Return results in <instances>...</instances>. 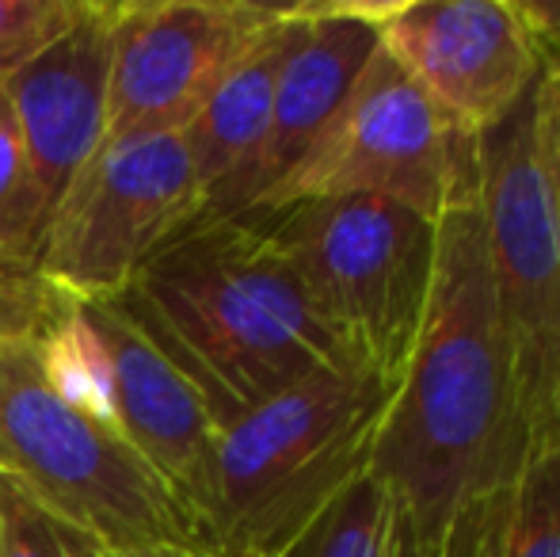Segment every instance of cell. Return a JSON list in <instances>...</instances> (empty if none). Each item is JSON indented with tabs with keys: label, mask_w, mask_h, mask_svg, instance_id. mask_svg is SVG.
<instances>
[{
	"label": "cell",
	"mask_w": 560,
	"mask_h": 557,
	"mask_svg": "<svg viewBox=\"0 0 560 557\" xmlns=\"http://www.w3.org/2000/svg\"><path fill=\"white\" fill-rule=\"evenodd\" d=\"M534 89L477 135V207L495 310L541 454L557 451L560 202L534 141Z\"/></svg>",
	"instance_id": "cell-7"
},
{
	"label": "cell",
	"mask_w": 560,
	"mask_h": 557,
	"mask_svg": "<svg viewBox=\"0 0 560 557\" xmlns=\"http://www.w3.org/2000/svg\"><path fill=\"white\" fill-rule=\"evenodd\" d=\"M0 89H4V84H0Z\"/></svg>",
	"instance_id": "cell-26"
},
{
	"label": "cell",
	"mask_w": 560,
	"mask_h": 557,
	"mask_svg": "<svg viewBox=\"0 0 560 557\" xmlns=\"http://www.w3.org/2000/svg\"><path fill=\"white\" fill-rule=\"evenodd\" d=\"M282 4L118 0L104 141L184 135Z\"/></svg>",
	"instance_id": "cell-9"
},
{
	"label": "cell",
	"mask_w": 560,
	"mask_h": 557,
	"mask_svg": "<svg viewBox=\"0 0 560 557\" xmlns=\"http://www.w3.org/2000/svg\"><path fill=\"white\" fill-rule=\"evenodd\" d=\"M69 302L73 298L38 276L35 264L0 253V356L50 328Z\"/></svg>",
	"instance_id": "cell-19"
},
{
	"label": "cell",
	"mask_w": 560,
	"mask_h": 557,
	"mask_svg": "<svg viewBox=\"0 0 560 557\" xmlns=\"http://www.w3.org/2000/svg\"><path fill=\"white\" fill-rule=\"evenodd\" d=\"M534 141H538L541 164L560 202V66L541 69L534 89Z\"/></svg>",
	"instance_id": "cell-21"
},
{
	"label": "cell",
	"mask_w": 560,
	"mask_h": 557,
	"mask_svg": "<svg viewBox=\"0 0 560 557\" xmlns=\"http://www.w3.org/2000/svg\"><path fill=\"white\" fill-rule=\"evenodd\" d=\"M557 451H560V386H557Z\"/></svg>",
	"instance_id": "cell-25"
},
{
	"label": "cell",
	"mask_w": 560,
	"mask_h": 557,
	"mask_svg": "<svg viewBox=\"0 0 560 557\" xmlns=\"http://www.w3.org/2000/svg\"><path fill=\"white\" fill-rule=\"evenodd\" d=\"M393 390L370 371L317 374L218 431L202 512L218 557H271L370 474Z\"/></svg>",
	"instance_id": "cell-4"
},
{
	"label": "cell",
	"mask_w": 560,
	"mask_h": 557,
	"mask_svg": "<svg viewBox=\"0 0 560 557\" xmlns=\"http://www.w3.org/2000/svg\"><path fill=\"white\" fill-rule=\"evenodd\" d=\"M382 50L423 96L477 138L538 84L541 66L511 0H405L362 4Z\"/></svg>",
	"instance_id": "cell-11"
},
{
	"label": "cell",
	"mask_w": 560,
	"mask_h": 557,
	"mask_svg": "<svg viewBox=\"0 0 560 557\" xmlns=\"http://www.w3.org/2000/svg\"><path fill=\"white\" fill-rule=\"evenodd\" d=\"M112 302L199 390L218 431L305 379L362 371L244 218L187 225Z\"/></svg>",
	"instance_id": "cell-2"
},
{
	"label": "cell",
	"mask_w": 560,
	"mask_h": 557,
	"mask_svg": "<svg viewBox=\"0 0 560 557\" xmlns=\"http://www.w3.org/2000/svg\"><path fill=\"white\" fill-rule=\"evenodd\" d=\"M66 313L0 356V474L104 554L210 550L191 508L118 436L69 344Z\"/></svg>",
	"instance_id": "cell-3"
},
{
	"label": "cell",
	"mask_w": 560,
	"mask_h": 557,
	"mask_svg": "<svg viewBox=\"0 0 560 557\" xmlns=\"http://www.w3.org/2000/svg\"><path fill=\"white\" fill-rule=\"evenodd\" d=\"M538 454L515 359L495 310L477 202L439 218L435 282L420 340L389 397L370 477L393 497L420 543L480 500L503 492Z\"/></svg>",
	"instance_id": "cell-1"
},
{
	"label": "cell",
	"mask_w": 560,
	"mask_h": 557,
	"mask_svg": "<svg viewBox=\"0 0 560 557\" xmlns=\"http://www.w3.org/2000/svg\"><path fill=\"white\" fill-rule=\"evenodd\" d=\"M298 4H282L279 15L256 35V43L241 54L214 96L202 104V112L184 130L187 153H191L195 176L202 187V202L222 192L229 179H236L256 149L264 146L267 123H271L275 84L287 61L290 38H294Z\"/></svg>",
	"instance_id": "cell-14"
},
{
	"label": "cell",
	"mask_w": 560,
	"mask_h": 557,
	"mask_svg": "<svg viewBox=\"0 0 560 557\" xmlns=\"http://www.w3.org/2000/svg\"><path fill=\"white\" fill-rule=\"evenodd\" d=\"M92 557H218L195 546H164V550H133V554H92Z\"/></svg>",
	"instance_id": "cell-24"
},
{
	"label": "cell",
	"mask_w": 560,
	"mask_h": 557,
	"mask_svg": "<svg viewBox=\"0 0 560 557\" xmlns=\"http://www.w3.org/2000/svg\"><path fill=\"white\" fill-rule=\"evenodd\" d=\"M241 218L287 260L354 363L397 386L428 317L439 222L374 195L302 199Z\"/></svg>",
	"instance_id": "cell-5"
},
{
	"label": "cell",
	"mask_w": 560,
	"mask_h": 557,
	"mask_svg": "<svg viewBox=\"0 0 560 557\" xmlns=\"http://www.w3.org/2000/svg\"><path fill=\"white\" fill-rule=\"evenodd\" d=\"M46 225H50V202L31 169L23 138L8 112L4 89H0V253L35 264Z\"/></svg>",
	"instance_id": "cell-17"
},
{
	"label": "cell",
	"mask_w": 560,
	"mask_h": 557,
	"mask_svg": "<svg viewBox=\"0 0 560 557\" xmlns=\"http://www.w3.org/2000/svg\"><path fill=\"white\" fill-rule=\"evenodd\" d=\"M199 210L184 135L104 141L50 214L35 268L77 302L115 298Z\"/></svg>",
	"instance_id": "cell-8"
},
{
	"label": "cell",
	"mask_w": 560,
	"mask_h": 557,
	"mask_svg": "<svg viewBox=\"0 0 560 557\" xmlns=\"http://www.w3.org/2000/svg\"><path fill=\"white\" fill-rule=\"evenodd\" d=\"M343 195L400 202L431 222L477 202V138L457 130L382 43L302 161L248 214Z\"/></svg>",
	"instance_id": "cell-6"
},
{
	"label": "cell",
	"mask_w": 560,
	"mask_h": 557,
	"mask_svg": "<svg viewBox=\"0 0 560 557\" xmlns=\"http://www.w3.org/2000/svg\"><path fill=\"white\" fill-rule=\"evenodd\" d=\"M523 35L530 38L541 69L560 66V0H511Z\"/></svg>",
	"instance_id": "cell-22"
},
{
	"label": "cell",
	"mask_w": 560,
	"mask_h": 557,
	"mask_svg": "<svg viewBox=\"0 0 560 557\" xmlns=\"http://www.w3.org/2000/svg\"><path fill=\"white\" fill-rule=\"evenodd\" d=\"M397 508V504H393ZM385 557H435V550L420 543V535L412 531V523L400 512H393V527H389V543H385Z\"/></svg>",
	"instance_id": "cell-23"
},
{
	"label": "cell",
	"mask_w": 560,
	"mask_h": 557,
	"mask_svg": "<svg viewBox=\"0 0 560 557\" xmlns=\"http://www.w3.org/2000/svg\"><path fill=\"white\" fill-rule=\"evenodd\" d=\"M81 12V0H0V84L50 46Z\"/></svg>",
	"instance_id": "cell-20"
},
{
	"label": "cell",
	"mask_w": 560,
	"mask_h": 557,
	"mask_svg": "<svg viewBox=\"0 0 560 557\" xmlns=\"http://www.w3.org/2000/svg\"><path fill=\"white\" fill-rule=\"evenodd\" d=\"M377 50V27L362 4H298L294 38L275 84L271 123L248 169L202 202L199 222H229L259 207L267 192L302 161L313 138Z\"/></svg>",
	"instance_id": "cell-12"
},
{
	"label": "cell",
	"mask_w": 560,
	"mask_h": 557,
	"mask_svg": "<svg viewBox=\"0 0 560 557\" xmlns=\"http://www.w3.org/2000/svg\"><path fill=\"white\" fill-rule=\"evenodd\" d=\"M435 557H560V451H541L495 497L462 515Z\"/></svg>",
	"instance_id": "cell-15"
},
{
	"label": "cell",
	"mask_w": 560,
	"mask_h": 557,
	"mask_svg": "<svg viewBox=\"0 0 560 557\" xmlns=\"http://www.w3.org/2000/svg\"><path fill=\"white\" fill-rule=\"evenodd\" d=\"M66 333L118 436L202 523L214 481L218 420L210 417L199 390L141 336L112 298H73Z\"/></svg>",
	"instance_id": "cell-10"
},
{
	"label": "cell",
	"mask_w": 560,
	"mask_h": 557,
	"mask_svg": "<svg viewBox=\"0 0 560 557\" xmlns=\"http://www.w3.org/2000/svg\"><path fill=\"white\" fill-rule=\"evenodd\" d=\"M393 512V497L366 474L302 538L271 557H385Z\"/></svg>",
	"instance_id": "cell-16"
},
{
	"label": "cell",
	"mask_w": 560,
	"mask_h": 557,
	"mask_svg": "<svg viewBox=\"0 0 560 557\" xmlns=\"http://www.w3.org/2000/svg\"><path fill=\"white\" fill-rule=\"evenodd\" d=\"M115 12L118 0H81L77 20L4 81L8 112L50 214L104 146Z\"/></svg>",
	"instance_id": "cell-13"
},
{
	"label": "cell",
	"mask_w": 560,
	"mask_h": 557,
	"mask_svg": "<svg viewBox=\"0 0 560 557\" xmlns=\"http://www.w3.org/2000/svg\"><path fill=\"white\" fill-rule=\"evenodd\" d=\"M92 538L61 523L35 492L0 474V557H92Z\"/></svg>",
	"instance_id": "cell-18"
}]
</instances>
